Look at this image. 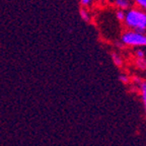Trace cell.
I'll list each match as a JSON object with an SVG mask.
<instances>
[{
  "label": "cell",
  "mask_w": 146,
  "mask_h": 146,
  "mask_svg": "<svg viewBox=\"0 0 146 146\" xmlns=\"http://www.w3.org/2000/svg\"><path fill=\"white\" fill-rule=\"evenodd\" d=\"M139 96L142 108H143L144 116L146 118V80H142L139 82Z\"/></svg>",
  "instance_id": "3957f363"
},
{
  "label": "cell",
  "mask_w": 146,
  "mask_h": 146,
  "mask_svg": "<svg viewBox=\"0 0 146 146\" xmlns=\"http://www.w3.org/2000/svg\"><path fill=\"white\" fill-rule=\"evenodd\" d=\"M79 15L82 21H85V23H89L90 21V13H89V11L85 7H81L79 9Z\"/></svg>",
  "instance_id": "8992f818"
},
{
  "label": "cell",
  "mask_w": 146,
  "mask_h": 146,
  "mask_svg": "<svg viewBox=\"0 0 146 146\" xmlns=\"http://www.w3.org/2000/svg\"><path fill=\"white\" fill-rule=\"evenodd\" d=\"M92 1L94 0H79V2H80V4H81V6L82 7H88V6H90L91 5V3H92Z\"/></svg>",
  "instance_id": "7c38bea8"
},
{
  "label": "cell",
  "mask_w": 146,
  "mask_h": 146,
  "mask_svg": "<svg viewBox=\"0 0 146 146\" xmlns=\"http://www.w3.org/2000/svg\"><path fill=\"white\" fill-rule=\"evenodd\" d=\"M111 59H112L113 63H114L117 67H119V68H122V67L124 66V64H125L124 58L117 52L111 53Z\"/></svg>",
  "instance_id": "5b68a950"
},
{
  "label": "cell",
  "mask_w": 146,
  "mask_h": 146,
  "mask_svg": "<svg viewBox=\"0 0 146 146\" xmlns=\"http://www.w3.org/2000/svg\"><path fill=\"white\" fill-rule=\"evenodd\" d=\"M114 4L116 5V7H118L121 10H124V11H127L128 9L132 7L131 0H114Z\"/></svg>",
  "instance_id": "277c9868"
},
{
  "label": "cell",
  "mask_w": 146,
  "mask_h": 146,
  "mask_svg": "<svg viewBox=\"0 0 146 146\" xmlns=\"http://www.w3.org/2000/svg\"><path fill=\"white\" fill-rule=\"evenodd\" d=\"M138 8L142 9V10H145L146 11V0H133Z\"/></svg>",
  "instance_id": "9c48e42d"
},
{
  "label": "cell",
  "mask_w": 146,
  "mask_h": 146,
  "mask_svg": "<svg viewBox=\"0 0 146 146\" xmlns=\"http://www.w3.org/2000/svg\"><path fill=\"white\" fill-rule=\"evenodd\" d=\"M124 25L129 31L146 34V11L138 7H131L126 11Z\"/></svg>",
  "instance_id": "6da1fadb"
},
{
  "label": "cell",
  "mask_w": 146,
  "mask_h": 146,
  "mask_svg": "<svg viewBox=\"0 0 146 146\" xmlns=\"http://www.w3.org/2000/svg\"><path fill=\"white\" fill-rule=\"evenodd\" d=\"M134 57L135 59H146V54L145 51L141 48H137L134 51Z\"/></svg>",
  "instance_id": "52a82bcc"
},
{
  "label": "cell",
  "mask_w": 146,
  "mask_h": 146,
  "mask_svg": "<svg viewBox=\"0 0 146 146\" xmlns=\"http://www.w3.org/2000/svg\"><path fill=\"white\" fill-rule=\"evenodd\" d=\"M125 15H126V11L124 10H121V9H118L116 11V18L118 19L119 21H123L125 19Z\"/></svg>",
  "instance_id": "30bf717a"
},
{
  "label": "cell",
  "mask_w": 146,
  "mask_h": 146,
  "mask_svg": "<svg viewBox=\"0 0 146 146\" xmlns=\"http://www.w3.org/2000/svg\"><path fill=\"white\" fill-rule=\"evenodd\" d=\"M120 42L126 47H132V48L146 47V34L127 30L121 35Z\"/></svg>",
  "instance_id": "7a4b0ae2"
},
{
  "label": "cell",
  "mask_w": 146,
  "mask_h": 146,
  "mask_svg": "<svg viewBox=\"0 0 146 146\" xmlns=\"http://www.w3.org/2000/svg\"><path fill=\"white\" fill-rule=\"evenodd\" d=\"M119 80L123 83V84H128L129 82H130V77L125 74V73H121L120 75H119Z\"/></svg>",
  "instance_id": "8fae6325"
},
{
  "label": "cell",
  "mask_w": 146,
  "mask_h": 146,
  "mask_svg": "<svg viewBox=\"0 0 146 146\" xmlns=\"http://www.w3.org/2000/svg\"><path fill=\"white\" fill-rule=\"evenodd\" d=\"M135 64L140 70H146V59H135Z\"/></svg>",
  "instance_id": "ba28073f"
}]
</instances>
